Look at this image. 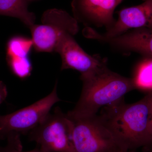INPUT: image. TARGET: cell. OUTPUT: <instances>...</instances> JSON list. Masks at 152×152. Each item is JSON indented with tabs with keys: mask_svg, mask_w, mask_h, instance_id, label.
Returning <instances> with one entry per match:
<instances>
[{
	"mask_svg": "<svg viewBox=\"0 0 152 152\" xmlns=\"http://www.w3.org/2000/svg\"><path fill=\"white\" fill-rule=\"evenodd\" d=\"M85 37L107 44L113 49L125 53L134 52L144 57L152 58V29L140 28L120 35L106 37L91 27L83 30Z\"/></svg>",
	"mask_w": 152,
	"mask_h": 152,
	"instance_id": "52a82bcc",
	"label": "cell"
},
{
	"mask_svg": "<svg viewBox=\"0 0 152 152\" xmlns=\"http://www.w3.org/2000/svg\"><path fill=\"white\" fill-rule=\"evenodd\" d=\"M72 122L58 107L29 132L30 141L45 152H75L71 140Z\"/></svg>",
	"mask_w": 152,
	"mask_h": 152,
	"instance_id": "5b68a950",
	"label": "cell"
},
{
	"mask_svg": "<svg viewBox=\"0 0 152 152\" xmlns=\"http://www.w3.org/2000/svg\"><path fill=\"white\" fill-rule=\"evenodd\" d=\"M80 78L83 83L80 97L66 114L72 118L95 115L102 108L124 99L126 94L135 89L132 77L116 73L107 66Z\"/></svg>",
	"mask_w": 152,
	"mask_h": 152,
	"instance_id": "7a4b0ae2",
	"label": "cell"
},
{
	"mask_svg": "<svg viewBox=\"0 0 152 152\" xmlns=\"http://www.w3.org/2000/svg\"><path fill=\"white\" fill-rule=\"evenodd\" d=\"M58 82L50 94L31 105L8 115H0V135L11 133L26 134L39 125L50 113L52 107L60 102L57 94Z\"/></svg>",
	"mask_w": 152,
	"mask_h": 152,
	"instance_id": "8992f818",
	"label": "cell"
},
{
	"mask_svg": "<svg viewBox=\"0 0 152 152\" xmlns=\"http://www.w3.org/2000/svg\"><path fill=\"white\" fill-rule=\"evenodd\" d=\"M149 129L151 135L152 136V98L151 101V106H150V110L149 115Z\"/></svg>",
	"mask_w": 152,
	"mask_h": 152,
	"instance_id": "e0dca14e",
	"label": "cell"
},
{
	"mask_svg": "<svg viewBox=\"0 0 152 152\" xmlns=\"http://www.w3.org/2000/svg\"><path fill=\"white\" fill-rule=\"evenodd\" d=\"M132 78L135 89L152 92V58L144 57L136 67Z\"/></svg>",
	"mask_w": 152,
	"mask_h": 152,
	"instance_id": "7c38bea8",
	"label": "cell"
},
{
	"mask_svg": "<svg viewBox=\"0 0 152 152\" xmlns=\"http://www.w3.org/2000/svg\"><path fill=\"white\" fill-rule=\"evenodd\" d=\"M152 92L131 104L124 99L101 109V121L126 151L142 147L152 152V136L149 129V115Z\"/></svg>",
	"mask_w": 152,
	"mask_h": 152,
	"instance_id": "6da1fadb",
	"label": "cell"
},
{
	"mask_svg": "<svg viewBox=\"0 0 152 152\" xmlns=\"http://www.w3.org/2000/svg\"><path fill=\"white\" fill-rule=\"evenodd\" d=\"M34 45L31 38L21 36L12 37L7 44L6 58L29 57Z\"/></svg>",
	"mask_w": 152,
	"mask_h": 152,
	"instance_id": "4fadbf2b",
	"label": "cell"
},
{
	"mask_svg": "<svg viewBox=\"0 0 152 152\" xmlns=\"http://www.w3.org/2000/svg\"><path fill=\"white\" fill-rule=\"evenodd\" d=\"M28 7V0H0V15L18 19L30 29L35 24L36 17Z\"/></svg>",
	"mask_w": 152,
	"mask_h": 152,
	"instance_id": "8fae6325",
	"label": "cell"
},
{
	"mask_svg": "<svg viewBox=\"0 0 152 152\" xmlns=\"http://www.w3.org/2000/svg\"><path fill=\"white\" fill-rule=\"evenodd\" d=\"M69 118L72 122L71 140L75 152L126 151L104 124L97 114L92 116Z\"/></svg>",
	"mask_w": 152,
	"mask_h": 152,
	"instance_id": "3957f363",
	"label": "cell"
},
{
	"mask_svg": "<svg viewBox=\"0 0 152 152\" xmlns=\"http://www.w3.org/2000/svg\"><path fill=\"white\" fill-rule=\"evenodd\" d=\"M140 28L152 29V0H145L139 5L120 11L113 26L102 34L112 37Z\"/></svg>",
	"mask_w": 152,
	"mask_h": 152,
	"instance_id": "30bf717a",
	"label": "cell"
},
{
	"mask_svg": "<svg viewBox=\"0 0 152 152\" xmlns=\"http://www.w3.org/2000/svg\"><path fill=\"white\" fill-rule=\"evenodd\" d=\"M7 95V88L2 82L0 81V104L5 99Z\"/></svg>",
	"mask_w": 152,
	"mask_h": 152,
	"instance_id": "2e32d148",
	"label": "cell"
},
{
	"mask_svg": "<svg viewBox=\"0 0 152 152\" xmlns=\"http://www.w3.org/2000/svg\"><path fill=\"white\" fill-rule=\"evenodd\" d=\"M123 0H72L73 16L86 27L105 28L113 26L114 12Z\"/></svg>",
	"mask_w": 152,
	"mask_h": 152,
	"instance_id": "9c48e42d",
	"label": "cell"
},
{
	"mask_svg": "<svg viewBox=\"0 0 152 152\" xmlns=\"http://www.w3.org/2000/svg\"><path fill=\"white\" fill-rule=\"evenodd\" d=\"M118 152H135L134 150H129V151H122Z\"/></svg>",
	"mask_w": 152,
	"mask_h": 152,
	"instance_id": "ac0fdd59",
	"label": "cell"
},
{
	"mask_svg": "<svg viewBox=\"0 0 152 152\" xmlns=\"http://www.w3.org/2000/svg\"><path fill=\"white\" fill-rule=\"evenodd\" d=\"M6 60L11 72L19 78L24 80L31 74L33 66L29 57L6 58Z\"/></svg>",
	"mask_w": 152,
	"mask_h": 152,
	"instance_id": "5bb4252c",
	"label": "cell"
},
{
	"mask_svg": "<svg viewBox=\"0 0 152 152\" xmlns=\"http://www.w3.org/2000/svg\"><path fill=\"white\" fill-rule=\"evenodd\" d=\"M41 24L30 28L34 48L37 52L55 53L58 44L66 34L75 35L79 31V23L73 16L61 9L45 11Z\"/></svg>",
	"mask_w": 152,
	"mask_h": 152,
	"instance_id": "277c9868",
	"label": "cell"
},
{
	"mask_svg": "<svg viewBox=\"0 0 152 152\" xmlns=\"http://www.w3.org/2000/svg\"><path fill=\"white\" fill-rule=\"evenodd\" d=\"M55 53H58L62 60L61 70L72 69L81 75L93 72L107 65V58L99 55L91 56L79 45L74 36L66 34L58 44Z\"/></svg>",
	"mask_w": 152,
	"mask_h": 152,
	"instance_id": "ba28073f",
	"label": "cell"
},
{
	"mask_svg": "<svg viewBox=\"0 0 152 152\" xmlns=\"http://www.w3.org/2000/svg\"><path fill=\"white\" fill-rule=\"evenodd\" d=\"M8 143L4 148L0 150V152H45L39 147L36 148L31 151H23V146L20 134L17 133H12L7 136Z\"/></svg>",
	"mask_w": 152,
	"mask_h": 152,
	"instance_id": "9a60e30c",
	"label": "cell"
},
{
	"mask_svg": "<svg viewBox=\"0 0 152 152\" xmlns=\"http://www.w3.org/2000/svg\"><path fill=\"white\" fill-rule=\"evenodd\" d=\"M144 1H145V0H143Z\"/></svg>",
	"mask_w": 152,
	"mask_h": 152,
	"instance_id": "d6986e66",
	"label": "cell"
}]
</instances>
